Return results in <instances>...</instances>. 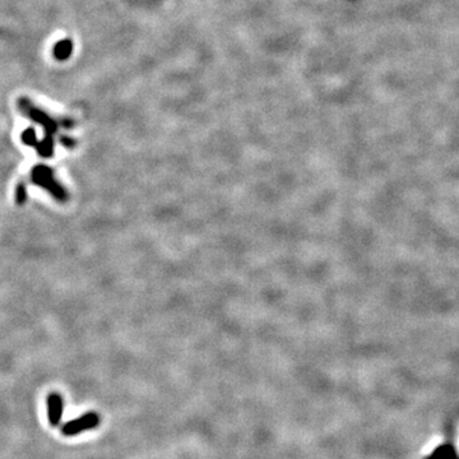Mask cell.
Listing matches in <instances>:
<instances>
[{
    "mask_svg": "<svg viewBox=\"0 0 459 459\" xmlns=\"http://www.w3.org/2000/svg\"><path fill=\"white\" fill-rule=\"evenodd\" d=\"M100 424V416L95 412L84 413L79 416L76 420L68 421L62 427V432L65 436H74L81 432L88 431V430L96 429Z\"/></svg>",
    "mask_w": 459,
    "mask_h": 459,
    "instance_id": "1",
    "label": "cell"
},
{
    "mask_svg": "<svg viewBox=\"0 0 459 459\" xmlns=\"http://www.w3.org/2000/svg\"><path fill=\"white\" fill-rule=\"evenodd\" d=\"M63 412H64V400L62 395L51 393L47 397V417L51 426H58L62 423Z\"/></svg>",
    "mask_w": 459,
    "mask_h": 459,
    "instance_id": "2",
    "label": "cell"
},
{
    "mask_svg": "<svg viewBox=\"0 0 459 459\" xmlns=\"http://www.w3.org/2000/svg\"><path fill=\"white\" fill-rule=\"evenodd\" d=\"M454 455V452L452 450V448H442V449L437 450L434 455L430 459H449Z\"/></svg>",
    "mask_w": 459,
    "mask_h": 459,
    "instance_id": "3",
    "label": "cell"
}]
</instances>
